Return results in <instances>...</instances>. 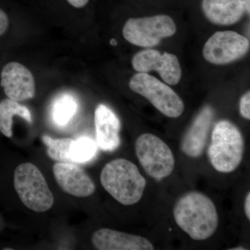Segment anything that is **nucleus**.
I'll use <instances>...</instances> for the list:
<instances>
[{
    "label": "nucleus",
    "mask_w": 250,
    "mask_h": 250,
    "mask_svg": "<svg viewBox=\"0 0 250 250\" xmlns=\"http://www.w3.org/2000/svg\"><path fill=\"white\" fill-rule=\"evenodd\" d=\"M245 213L247 218L250 220V192H248L246 195V200H245L244 204Z\"/></svg>",
    "instance_id": "23"
},
{
    "label": "nucleus",
    "mask_w": 250,
    "mask_h": 250,
    "mask_svg": "<svg viewBox=\"0 0 250 250\" xmlns=\"http://www.w3.org/2000/svg\"><path fill=\"white\" fill-rule=\"evenodd\" d=\"M42 141L47 146V154L51 159L58 162H70L69 149L73 139L70 138L53 139L48 135H43Z\"/></svg>",
    "instance_id": "19"
},
{
    "label": "nucleus",
    "mask_w": 250,
    "mask_h": 250,
    "mask_svg": "<svg viewBox=\"0 0 250 250\" xmlns=\"http://www.w3.org/2000/svg\"><path fill=\"white\" fill-rule=\"evenodd\" d=\"M4 250H13L12 248H5Z\"/></svg>",
    "instance_id": "27"
},
{
    "label": "nucleus",
    "mask_w": 250,
    "mask_h": 250,
    "mask_svg": "<svg viewBox=\"0 0 250 250\" xmlns=\"http://www.w3.org/2000/svg\"><path fill=\"white\" fill-rule=\"evenodd\" d=\"M67 1L73 7L81 9L86 6L89 0H67Z\"/></svg>",
    "instance_id": "22"
},
{
    "label": "nucleus",
    "mask_w": 250,
    "mask_h": 250,
    "mask_svg": "<svg viewBox=\"0 0 250 250\" xmlns=\"http://www.w3.org/2000/svg\"><path fill=\"white\" fill-rule=\"evenodd\" d=\"M243 7H244L245 11L250 15V0H242Z\"/></svg>",
    "instance_id": "24"
},
{
    "label": "nucleus",
    "mask_w": 250,
    "mask_h": 250,
    "mask_svg": "<svg viewBox=\"0 0 250 250\" xmlns=\"http://www.w3.org/2000/svg\"><path fill=\"white\" fill-rule=\"evenodd\" d=\"M133 67L136 71L147 73L159 72L162 80L167 84L176 85L182 77V69L177 57L174 54L147 49L141 51L132 59Z\"/></svg>",
    "instance_id": "9"
},
{
    "label": "nucleus",
    "mask_w": 250,
    "mask_h": 250,
    "mask_svg": "<svg viewBox=\"0 0 250 250\" xmlns=\"http://www.w3.org/2000/svg\"><path fill=\"white\" fill-rule=\"evenodd\" d=\"M53 174L61 188L72 196L89 197L95 191V184L88 174L71 162H57Z\"/></svg>",
    "instance_id": "11"
},
{
    "label": "nucleus",
    "mask_w": 250,
    "mask_h": 250,
    "mask_svg": "<svg viewBox=\"0 0 250 250\" xmlns=\"http://www.w3.org/2000/svg\"><path fill=\"white\" fill-rule=\"evenodd\" d=\"M19 116L27 123H32L29 108L9 98L0 102V132L7 138L13 136V118Z\"/></svg>",
    "instance_id": "16"
},
{
    "label": "nucleus",
    "mask_w": 250,
    "mask_h": 250,
    "mask_svg": "<svg viewBox=\"0 0 250 250\" xmlns=\"http://www.w3.org/2000/svg\"><path fill=\"white\" fill-rule=\"evenodd\" d=\"M177 225L195 241H205L213 236L219 218L213 202L201 192H189L179 198L174 207Z\"/></svg>",
    "instance_id": "1"
},
{
    "label": "nucleus",
    "mask_w": 250,
    "mask_h": 250,
    "mask_svg": "<svg viewBox=\"0 0 250 250\" xmlns=\"http://www.w3.org/2000/svg\"><path fill=\"white\" fill-rule=\"evenodd\" d=\"M14 184L18 197L29 209L44 213L53 207V194L40 169L34 164H20L15 170Z\"/></svg>",
    "instance_id": "4"
},
{
    "label": "nucleus",
    "mask_w": 250,
    "mask_h": 250,
    "mask_svg": "<svg viewBox=\"0 0 250 250\" xmlns=\"http://www.w3.org/2000/svg\"><path fill=\"white\" fill-rule=\"evenodd\" d=\"M94 248L100 250H152L149 240L138 235L103 228L93 233L91 238Z\"/></svg>",
    "instance_id": "13"
},
{
    "label": "nucleus",
    "mask_w": 250,
    "mask_h": 250,
    "mask_svg": "<svg viewBox=\"0 0 250 250\" xmlns=\"http://www.w3.org/2000/svg\"><path fill=\"white\" fill-rule=\"evenodd\" d=\"M95 134L98 147L104 152L116 150L121 145V121L111 108L99 104L95 111Z\"/></svg>",
    "instance_id": "14"
},
{
    "label": "nucleus",
    "mask_w": 250,
    "mask_h": 250,
    "mask_svg": "<svg viewBox=\"0 0 250 250\" xmlns=\"http://www.w3.org/2000/svg\"><path fill=\"white\" fill-rule=\"evenodd\" d=\"M100 182L113 199L125 206L138 203L147 185L136 164L125 159L106 164L100 174Z\"/></svg>",
    "instance_id": "2"
},
{
    "label": "nucleus",
    "mask_w": 250,
    "mask_h": 250,
    "mask_svg": "<svg viewBox=\"0 0 250 250\" xmlns=\"http://www.w3.org/2000/svg\"><path fill=\"white\" fill-rule=\"evenodd\" d=\"M78 103L73 95L62 93L55 98L51 108V116L57 126H66L76 114Z\"/></svg>",
    "instance_id": "17"
},
{
    "label": "nucleus",
    "mask_w": 250,
    "mask_h": 250,
    "mask_svg": "<svg viewBox=\"0 0 250 250\" xmlns=\"http://www.w3.org/2000/svg\"><path fill=\"white\" fill-rule=\"evenodd\" d=\"M130 89L147 99L161 113L169 118H179L185 106L170 86L147 73L136 74L129 82Z\"/></svg>",
    "instance_id": "5"
},
{
    "label": "nucleus",
    "mask_w": 250,
    "mask_h": 250,
    "mask_svg": "<svg viewBox=\"0 0 250 250\" xmlns=\"http://www.w3.org/2000/svg\"><path fill=\"white\" fill-rule=\"evenodd\" d=\"M136 156L146 173L156 179L169 177L174 168V157L170 147L152 134L141 135L135 143Z\"/></svg>",
    "instance_id": "6"
},
{
    "label": "nucleus",
    "mask_w": 250,
    "mask_h": 250,
    "mask_svg": "<svg viewBox=\"0 0 250 250\" xmlns=\"http://www.w3.org/2000/svg\"><path fill=\"white\" fill-rule=\"evenodd\" d=\"M173 20L165 15L152 17L130 18L123 27V36L128 42L139 47H155L165 38L176 33Z\"/></svg>",
    "instance_id": "7"
},
{
    "label": "nucleus",
    "mask_w": 250,
    "mask_h": 250,
    "mask_svg": "<svg viewBox=\"0 0 250 250\" xmlns=\"http://www.w3.org/2000/svg\"><path fill=\"white\" fill-rule=\"evenodd\" d=\"M1 86L8 98L18 103L31 100L36 95L35 80L32 73L18 62H10L3 67Z\"/></svg>",
    "instance_id": "10"
},
{
    "label": "nucleus",
    "mask_w": 250,
    "mask_h": 250,
    "mask_svg": "<svg viewBox=\"0 0 250 250\" xmlns=\"http://www.w3.org/2000/svg\"><path fill=\"white\" fill-rule=\"evenodd\" d=\"M249 49L245 36L232 31H217L206 42L203 56L210 63L225 65L242 58Z\"/></svg>",
    "instance_id": "8"
},
{
    "label": "nucleus",
    "mask_w": 250,
    "mask_h": 250,
    "mask_svg": "<svg viewBox=\"0 0 250 250\" xmlns=\"http://www.w3.org/2000/svg\"><path fill=\"white\" fill-rule=\"evenodd\" d=\"M240 113L243 118L250 119V92H247L240 100Z\"/></svg>",
    "instance_id": "20"
},
{
    "label": "nucleus",
    "mask_w": 250,
    "mask_h": 250,
    "mask_svg": "<svg viewBox=\"0 0 250 250\" xmlns=\"http://www.w3.org/2000/svg\"><path fill=\"white\" fill-rule=\"evenodd\" d=\"M110 43H111L113 46H116L117 45V41L116 40H115V39H112Z\"/></svg>",
    "instance_id": "25"
},
{
    "label": "nucleus",
    "mask_w": 250,
    "mask_h": 250,
    "mask_svg": "<svg viewBox=\"0 0 250 250\" xmlns=\"http://www.w3.org/2000/svg\"><path fill=\"white\" fill-rule=\"evenodd\" d=\"M202 10L208 21L218 25L235 24L245 12L242 0H203Z\"/></svg>",
    "instance_id": "15"
},
{
    "label": "nucleus",
    "mask_w": 250,
    "mask_h": 250,
    "mask_svg": "<svg viewBox=\"0 0 250 250\" xmlns=\"http://www.w3.org/2000/svg\"><path fill=\"white\" fill-rule=\"evenodd\" d=\"M213 108L206 106L195 117L181 142V149L190 158H198L205 150L212 122Z\"/></svg>",
    "instance_id": "12"
},
{
    "label": "nucleus",
    "mask_w": 250,
    "mask_h": 250,
    "mask_svg": "<svg viewBox=\"0 0 250 250\" xmlns=\"http://www.w3.org/2000/svg\"><path fill=\"white\" fill-rule=\"evenodd\" d=\"M98 145L88 136H82L74 140L69 149L70 162L85 164L89 162L98 152Z\"/></svg>",
    "instance_id": "18"
},
{
    "label": "nucleus",
    "mask_w": 250,
    "mask_h": 250,
    "mask_svg": "<svg viewBox=\"0 0 250 250\" xmlns=\"http://www.w3.org/2000/svg\"><path fill=\"white\" fill-rule=\"evenodd\" d=\"M231 250H246V249H245V248H243V247H238V248H232V249H231Z\"/></svg>",
    "instance_id": "26"
},
{
    "label": "nucleus",
    "mask_w": 250,
    "mask_h": 250,
    "mask_svg": "<svg viewBox=\"0 0 250 250\" xmlns=\"http://www.w3.org/2000/svg\"><path fill=\"white\" fill-rule=\"evenodd\" d=\"M244 140L241 131L228 121L218 122L211 134L208 159L213 168L229 173L236 170L243 160Z\"/></svg>",
    "instance_id": "3"
},
{
    "label": "nucleus",
    "mask_w": 250,
    "mask_h": 250,
    "mask_svg": "<svg viewBox=\"0 0 250 250\" xmlns=\"http://www.w3.org/2000/svg\"><path fill=\"white\" fill-rule=\"evenodd\" d=\"M9 25V20L7 15L3 10L0 9V36L7 31Z\"/></svg>",
    "instance_id": "21"
}]
</instances>
